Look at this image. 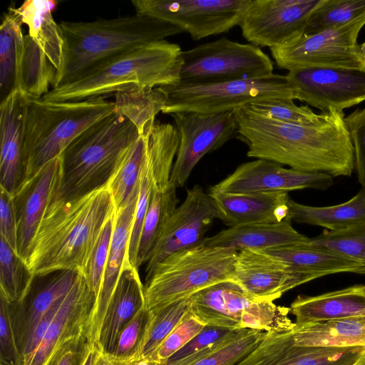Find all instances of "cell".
Listing matches in <instances>:
<instances>
[{
  "mask_svg": "<svg viewBox=\"0 0 365 365\" xmlns=\"http://www.w3.org/2000/svg\"><path fill=\"white\" fill-rule=\"evenodd\" d=\"M135 14L170 23L194 40L239 26L250 0H133Z\"/></svg>",
  "mask_w": 365,
  "mask_h": 365,
  "instance_id": "cell-12",
  "label": "cell"
},
{
  "mask_svg": "<svg viewBox=\"0 0 365 365\" xmlns=\"http://www.w3.org/2000/svg\"><path fill=\"white\" fill-rule=\"evenodd\" d=\"M145 135L146 155L154 187L163 191L169 186L179 134L173 124L155 120L147 127Z\"/></svg>",
  "mask_w": 365,
  "mask_h": 365,
  "instance_id": "cell-33",
  "label": "cell"
},
{
  "mask_svg": "<svg viewBox=\"0 0 365 365\" xmlns=\"http://www.w3.org/2000/svg\"><path fill=\"white\" fill-rule=\"evenodd\" d=\"M206 326L190 310L183 320L165 339L148 361L165 364Z\"/></svg>",
  "mask_w": 365,
  "mask_h": 365,
  "instance_id": "cell-47",
  "label": "cell"
},
{
  "mask_svg": "<svg viewBox=\"0 0 365 365\" xmlns=\"http://www.w3.org/2000/svg\"><path fill=\"white\" fill-rule=\"evenodd\" d=\"M0 193L1 237L17 254V218L13 195L1 187Z\"/></svg>",
  "mask_w": 365,
  "mask_h": 365,
  "instance_id": "cell-53",
  "label": "cell"
},
{
  "mask_svg": "<svg viewBox=\"0 0 365 365\" xmlns=\"http://www.w3.org/2000/svg\"><path fill=\"white\" fill-rule=\"evenodd\" d=\"M292 331L267 332L236 365H354L365 355V346H297Z\"/></svg>",
  "mask_w": 365,
  "mask_h": 365,
  "instance_id": "cell-19",
  "label": "cell"
},
{
  "mask_svg": "<svg viewBox=\"0 0 365 365\" xmlns=\"http://www.w3.org/2000/svg\"><path fill=\"white\" fill-rule=\"evenodd\" d=\"M333 178L324 173L299 171L257 159L240 164L210 189L228 193L289 192L307 188L326 190L334 184Z\"/></svg>",
  "mask_w": 365,
  "mask_h": 365,
  "instance_id": "cell-17",
  "label": "cell"
},
{
  "mask_svg": "<svg viewBox=\"0 0 365 365\" xmlns=\"http://www.w3.org/2000/svg\"><path fill=\"white\" fill-rule=\"evenodd\" d=\"M179 84H197L257 78L273 73L262 50L222 37L182 51Z\"/></svg>",
  "mask_w": 365,
  "mask_h": 365,
  "instance_id": "cell-10",
  "label": "cell"
},
{
  "mask_svg": "<svg viewBox=\"0 0 365 365\" xmlns=\"http://www.w3.org/2000/svg\"><path fill=\"white\" fill-rule=\"evenodd\" d=\"M296 325L365 316V284L316 296L298 295L289 307Z\"/></svg>",
  "mask_w": 365,
  "mask_h": 365,
  "instance_id": "cell-27",
  "label": "cell"
},
{
  "mask_svg": "<svg viewBox=\"0 0 365 365\" xmlns=\"http://www.w3.org/2000/svg\"><path fill=\"white\" fill-rule=\"evenodd\" d=\"M176 190L170 184L163 191L153 187L140 238L136 260L138 269L148 260L165 224L178 207L179 200Z\"/></svg>",
  "mask_w": 365,
  "mask_h": 365,
  "instance_id": "cell-37",
  "label": "cell"
},
{
  "mask_svg": "<svg viewBox=\"0 0 365 365\" xmlns=\"http://www.w3.org/2000/svg\"><path fill=\"white\" fill-rule=\"evenodd\" d=\"M235 137L250 158L272 161L303 172L349 177L355 169L353 143L343 110L331 109L309 125L278 121L249 106L234 110Z\"/></svg>",
  "mask_w": 365,
  "mask_h": 365,
  "instance_id": "cell-1",
  "label": "cell"
},
{
  "mask_svg": "<svg viewBox=\"0 0 365 365\" xmlns=\"http://www.w3.org/2000/svg\"><path fill=\"white\" fill-rule=\"evenodd\" d=\"M365 25V13L344 25L312 34L269 48L281 69L291 71L310 67L364 69L357 43Z\"/></svg>",
  "mask_w": 365,
  "mask_h": 365,
  "instance_id": "cell-11",
  "label": "cell"
},
{
  "mask_svg": "<svg viewBox=\"0 0 365 365\" xmlns=\"http://www.w3.org/2000/svg\"><path fill=\"white\" fill-rule=\"evenodd\" d=\"M166 94L162 110L170 115L180 112L214 114L234 111L257 102L297 100V90L287 75L272 73L257 78L161 87Z\"/></svg>",
  "mask_w": 365,
  "mask_h": 365,
  "instance_id": "cell-8",
  "label": "cell"
},
{
  "mask_svg": "<svg viewBox=\"0 0 365 365\" xmlns=\"http://www.w3.org/2000/svg\"><path fill=\"white\" fill-rule=\"evenodd\" d=\"M151 318L152 312L142 309L122 330L109 356L118 362H138Z\"/></svg>",
  "mask_w": 365,
  "mask_h": 365,
  "instance_id": "cell-45",
  "label": "cell"
},
{
  "mask_svg": "<svg viewBox=\"0 0 365 365\" xmlns=\"http://www.w3.org/2000/svg\"><path fill=\"white\" fill-rule=\"evenodd\" d=\"M65 295L58 299L50 307V309L44 314V315L41 318L39 322L36 325L32 334H31L29 339H28L21 351L23 364L40 345L48 328L52 322L58 310L59 309Z\"/></svg>",
  "mask_w": 365,
  "mask_h": 365,
  "instance_id": "cell-54",
  "label": "cell"
},
{
  "mask_svg": "<svg viewBox=\"0 0 365 365\" xmlns=\"http://www.w3.org/2000/svg\"><path fill=\"white\" fill-rule=\"evenodd\" d=\"M292 331L297 346H365V316L295 324Z\"/></svg>",
  "mask_w": 365,
  "mask_h": 365,
  "instance_id": "cell-31",
  "label": "cell"
},
{
  "mask_svg": "<svg viewBox=\"0 0 365 365\" xmlns=\"http://www.w3.org/2000/svg\"><path fill=\"white\" fill-rule=\"evenodd\" d=\"M309 238L297 232L289 217L278 223L252 224L229 227L203 242L212 247L237 252L250 249L266 250L307 242Z\"/></svg>",
  "mask_w": 365,
  "mask_h": 365,
  "instance_id": "cell-28",
  "label": "cell"
},
{
  "mask_svg": "<svg viewBox=\"0 0 365 365\" xmlns=\"http://www.w3.org/2000/svg\"><path fill=\"white\" fill-rule=\"evenodd\" d=\"M182 51L178 44L166 40L139 46L71 83L51 88L41 100L76 102L105 98L135 85L152 88L177 85Z\"/></svg>",
  "mask_w": 365,
  "mask_h": 365,
  "instance_id": "cell-4",
  "label": "cell"
},
{
  "mask_svg": "<svg viewBox=\"0 0 365 365\" xmlns=\"http://www.w3.org/2000/svg\"><path fill=\"white\" fill-rule=\"evenodd\" d=\"M96 300V295L79 271L40 345L23 365H46L64 344L86 333Z\"/></svg>",
  "mask_w": 365,
  "mask_h": 365,
  "instance_id": "cell-20",
  "label": "cell"
},
{
  "mask_svg": "<svg viewBox=\"0 0 365 365\" xmlns=\"http://www.w3.org/2000/svg\"><path fill=\"white\" fill-rule=\"evenodd\" d=\"M320 277L297 271L263 250L246 249L237 252L234 283L257 301L273 302L286 292Z\"/></svg>",
  "mask_w": 365,
  "mask_h": 365,
  "instance_id": "cell-18",
  "label": "cell"
},
{
  "mask_svg": "<svg viewBox=\"0 0 365 365\" xmlns=\"http://www.w3.org/2000/svg\"><path fill=\"white\" fill-rule=\"evenodd\" d=\"M217 218V210L208 192L199 185L187 190L185 200L168 219L145 263V279L169 255L201 243Z\"/></svg>",
  "mask_w": 365,
  "mask_h": 365,
  "instance_id": "cell-16",
  "label": "cell"
},
{
  "mask_svg": "<svg viewBox=\"0 0 365 365\" xmlns=\"http://www.w3.org/2000/svg\"><path fill=\"white\" fill-rule=\"evenodd\" d=\"M140 191H134L128 203L115 211L114 227L108 257L100 292L89 317L86 334L90 342L96 346L103 318L123 266L130 262L128 247Z\"/></svg>",
  "mask_w": 365,
  "mask_h": 365,
  "instance_id": "cell-23",
  "label": "cell"
},
{
  "mask_svg": "<svg viewBox=\"0 0 365 365\" xmlns=\"http://www.w3.org/2000/svg\"><path fill=\"white\" fill-rule=\"evenodd\" d=\"M170 115L180 143L169 184L178 188L185 185L205 154L219 149L236 135L237 125L234 111L214 114L180 112Z\"/></svg>",
  "mask_w": 365,
  "mask_h": 365,
  "instance_id": "cell-13",
  "label": "cell"
},
{
  "mask_svg": "<svg viewBox=\"0 0 365 365\" xmlns=\"http://www.w3.org/2000/svg\"><path fill=\"white\" fill-rule=\"evenodd\" d=\"M146 130V129H145ZM146 148L145 130L138 139L107 185L115 211L123 208L139 187Z\"/></svg>",
  "mask_w": 365,
  "mask_h": 365,
  "instance_id": "cell-39",
  "label": "cell"
},
{
  "mask_svg": "<svg viewBox=\"0 0 365 365\" xmlns=\"http://www.w3.org/2000/svg\"><path fill=\"white\" fill-rule=\"evenodd\" d=\"M113 111L114 102L104 98L76 102L29 99L24 125L26 181L61 156L86 129Z\"/></svg>",
  "mask_w": 365,
  "mask_h": 365,
  "instance_id": "cell-6",
  "label": "cell"
},
{
  "mask_svg": "<svg viewBox=\"0 0 365 365\" xmlns=\"http://www.w3.org/2000/svg\"><path fill=\"white\" fill-rule=\"evenodd\" d=\"M297 99L322 111L344 109L365 101V70L310 67L289 71Z\"/></svg>",
  "mask_w": 365,
  "mask_h": 365,
  "instance_id": "cell-15",
  "label": "cell"
},
{
  "mask_svg": "<svg viewBox=\"0 0 365 365\" xmlns=\"http://www.w3.org/2000/svg\"><path fill=\"white\" fill-rule=\"evenodd\" d=\"M115 214L106 223L85 269L81 272L96 295L100 292L114 227Z\"/></svg>",
  "mask_w": 365,
  "mask_h": 365,
  "instance_id": "cell-48",
  "label": "cell"
},
{
  "mask_svg": "<svg viewBox=\"0 0 365 365\" xmlns=\"http://www.w3.org/2000/svg\"><path fill=\"white\" fill-rule=\"evenodd\" d=\"M115 212L107 186L73 200H52L29 250L26 263L31 272H83Z\"/></svg>",
  "mask_w": 365,
  "mask_h": 365,
  "instance_id": "cell-2",
  "label": "cell"
},
{
  "mask_svg": "<svg viewBox=\"0 0 365 365\" xmlns=\"http://www.w3.org/2000/svg\"><path fill=\"white\" fill-rule=\"evenodd\" d=\"M359 51L364 69L365 70V41L361 44H359Z\"/></svg>",
  "mask_w": 365,
  "mask_h": 365,
  "instance_id": "cell-56",
  "label": "cell"
},
{
  "mask_svg": "<svg viewBox=\"0 0 365 365\" xmlns=\"http://www.w3.org/2000/svg\"><path fill=\"white\" fill-rule=\"evenodd\" d=\"M63 55L53 88L71 83L118 56L183 31L138 14L92 21H61Z\"/></svg>",
  "mask_w": 365,
  "mask_h": 365,
  "instance_id": "cell-3",
  "label": "cell"
},
{
  "mask_svg": "<svg viewBox=\"0 0 365 365\" xmlns=\"http://www.w3.org/2000/svg\"><path fill=\"white\" fill-rule=\"evenodd\" d=\"M92 345L83 333L64 344L46 365H83Z\"/></svg>",
  "mask_w": 365,
  "mask_h": 365,
  "instance_id": "cell-52",
  "label": "cell"
},
{
  "mask_svg": "<svg viewBox=\"0 0 365 365\" xmlns=\"http://www.w3.org/2000/svg\"><path fill=\"white\" fill-rule=\"evenodd\" d=\"M29 100L16 89L0 102V187L13 196L26 180L24 125Z\"/></svg>",
  "mask_w": 365,
  "mask_h": 365,
  "instance_id": "cell-22",
  "label": "cell"
},
{
  "mask_svg": "<svg viewBox=\"0 0 365 365\" xmlns=\"http://www.w3.org/2000/svg\"><path fill=\"white\" fill-rule=\"evenodd\" d=\"M22 25L12 6H9L0 26V102L16 90L17 70L24 46Z\"/></svg>",
  "mask_w": 365,
  "mask_h": 365,
  "instance_id": "cell-36",
  "label": "cell"
},
{
  "mask_svg": "<svg viewBox=\"0 0 365 365\" xmlns=\"http://www.w3.org/2000/svg\"><path fill=\"white\" fill-rule=\"evenodd\" d=\"M0 364L23 365L15 331L13 304L0 297Z\"/></svg>",
  "mask_w": 365,
  "mask_h": 365,
  "instance_id": "cell-50",
  "label": "cell"
},
{
  "mask_svg": "<svg viewBox=\"0 0 365 365\" xmlns=\"http://www.w3.org/2000/svg\"><path fill=\"white\" fill-rule=\"evenodd\" d=\"M220 219L229 227L278 223L289 217V196L285 192H208Z\"/></svg>",
  "mask_w": 365,
  "mask_h": 365,
  "instance_id": "cell-24",
  "label": "cell"
},
{
  "mask_svg": "<svg viewBox=\"0 0 365 365\" xmlns=\"http://www.w3.org/2000/svg\"><path fill=\"white\" fill-rule=\"evenodd\" d=\"M34 277L26 262L0 237V297L9 303L21 302Z\"/></svg>",
  "mask_w": 365,
  "mask_h": 365,
  "instance_id": "cell-38",
  "label": "cell"
},
{
  "mask_svg": "<svg viewBox=\"0 0 365 365\" xmlns=\"http://www.w3.org/2000/svg\"><path fill=\"white\" fill-rule=\"evenodd\" d=\"M145 307V288L138 269L128 262L111 296L96 347L110 356L122 330Z\"/></svg>",
  "mask_w": 365,
  "mask_h": 365,
  "instance_id": "cell-26",
  "label": "cell"
},
{
  "mask_svg": "<svg viewBox=\"0 0 365 365\" xmlns=\"http://www.w3.org/2000/svg\"><path fill=\"white\" fill-rule=\"evenodd\" d=\"M344 120L354 146L358 180L365 187V108L356 109Z\"/></svg>",
  "mask_w": 365,
  "mask_h": 365,
  "instance_id": "cell-51",
  "label": "cell"
},
{
  "mask_svg": "<svg viewBox=\"0 0 365 365\" xmlns=\"http://www.w3.org/2000/svg\"><path fill=\"white\" fill-rule=\"evenodd\" d=\"M96 346L94 344H93L86 356V359L84 360L83 365H92L95 352H96Z\"/></svg>",
  "mask_w": 365,
  "mask_h": 365,
  "instance_id": "cell-55",
  "label": "cell"
},
{
  "mask_svg": "<svg viewBox=\"0 0 365 365\" xmlns=\"http://www.w3.org/2000/svg\"><path fill=\"white\" fill-rule=\"evenodd\" d=\"M237 252L202 241L169 255L145 279V308L158 309L212 285L234 282Z\"/></svg>",
  "mask_w": 365,
  "mask_h": 365,
  "instance_id": "cell-7",
  "label": "cell"
},
{
  "mask_svg": "<svg viewBox=\"0 0 365 365\" xmlns=\"http://www.w3.org/2000/svg\"><path fill=\"white\" fill-rule=\"evenodd\" d=\"M190 299L192 312L208 326L274 333L290 331L295 327L288 316L289 307L257 301L232 282L208 287Z\"/></svg>",
  "mask_w": 365,
  "mask_h": 365,
  "instance_id": "cell-9",
  "label": "cell"
},
{
  "mask_svg": "<svg viewBox=\"0 0 365 365\" xmlns=\"http://www.w3.org/2000/svg\"><path fill=\"white\" fill-rule=\"evenodd\" d=\"M266 333L255 329H239L219 347L191 365H236L257 347Z\"/></svg>",
  "mask_w": 365,
  "mask_h": 365,
  "instance_id": "cell-43",
  "label": "cell"
},
{
  "mask_svg": "<svg viewBox=\"0 0 365 365\" xmlns=\"http://www.w3.org/2000/svg\"><path fill=\"white\" fill-rule=\"evenodd\" d=\"M289 217L301 224L339 230L365 222V187L348 201L332 206L316 207L300 204L289 199Z\"/></svg>",
  "mask_w": 365,
  "mask_h": 365,
  "instance_id": "cell-32",
  "label": "cell"
},
{
  "mask_svg": "<svg viewBox=\"0 0 365 365\" xmlns=\"http://www.w3.org/2000/svg\"><path fill=\"white\" fill-rule=\"evenodd\" d=\"M61 156L46 164L13 196L17 218V255L25 262L31 242L58 189Z\"/></svg>",
  "mask_w": 365,
  "mask_h": 365,
  "instance_id": "cell-21",
  "label": "cell"
},
{
  "mask_svg": "<svg viewBox=\"0 0 365 365\" xmlns=\"http://www.w3.org/2000/svg\"><path fill=\"white\" fill-rule=\"evenodd\" d=\"M364 13L365 0H321L309 15L303 34L344 25Z\"/></svg>",
  "mask_w": 365,
  "mask_h": 365,
  "instance_id": "cell-41",
  "label": "cell"
},
{
  "mask_svg": "<svg viewBox=\"0 0 365 365\" xmlns=\"http://www.w3.org/2000/svg\"><path fill=\"white\" fill-rule=\"evenodd\" d=\"M153 187L154 185L148 163L145 148V155L140 175L139 195L128 247L129 261L135 267L140 235Z\"/></svg>",
  "mask_w": 365,
  "mask_h": 365,
  "instance_id": "cell-49",
  "label": "cell"
},
{
  "mask_svg": "<svg viewBox=\"0 0 365 365\" xmlns=\"http://www.w3.org/2000/svg\"><path fill=\"white\" fill-rule=\"evenodd\" d=\"M78 272L58 270L35 275L25 298L12 303L15 331L21 352L41 318L70 290Z\"/></svg>",
  "mask_w": 365,
  "mask_h": 365,
  "instance_id": "cell-25",
  "label": "cell"
},
{
  "mask_svg": "<svg viewBox=\"0 0 365 365\" xmlns=\"http://www.w3.org/2000/svg\"><path fill=\"white\" fill-rule=\"evenodd\" d=\"M365 264V222L339 230H324L304 242Z\"/></svg>",
  "mask_w": 365,
  "mask_h": 365,
  "instance_id": "cell-42",
  "label": "cell"
},
{
  "mask_svg": "<svg viewBox=\"0 0 365 365\" xmlns=\"http://www.w3.org/2000/svg\"><path fill=\"white\" fill-rule=\"evenodd\" d=\"M57 2L53 0H26L19 7L12 6L28 35L46 53L57 72L61 69L63 55V37L59 24L53 17Z\"/></svg>",
  "mask_w": 365,
  "mask_h": 365,
  "instance_id": "cell-30",
  "label": "cell"
},
{
  "mask_svg": "<svg viewBox=\"0 0 365 365\" xmlns=\"http://www.w3.org/2000/svg\"><path fill=\"white\" fill-rule=\"evenodd\" d=\"M290 267L322 277L337 273L365 274V264L304 242L263 250Z\"/></svg>",
  "mask_w": 365,
  "mask_h": 365,
  "instance_id": "cell-29",
  "label": "cell"
},
{
  "mask_svg": "<svg viewBox=\"0 0 365 365\" xmlns=\"http://www.w3.org/2000/svg\"><path fill=\"white\" fill-rule=\"evenodd\" d=\"M321 0H250L239 26L252 45L269 48L304 34L308 18Z\"/></svg>",
  "mask_w": 365,
  "mask_h": 365,
  "instance_id": "cell-14",
  "label": "cell"
},
{
  "mask_svg": "<svg viewBox=\"0 0 365 365\" xmlns=\"http://www.w3.org/2000/svg\"><path fill=\"white\" fill-rule=\"evenodd\" d=\"M254 111L278 121L309 125L317 123L322 117L308 105L297 106L292 100L273 99L248 105Z\"/></svg>",
  "mask_w": 365,
  "mask_h": 365,
  "instance_id": "cell-46",
  "label": "cell"
},
{
  "mask_svg": "<svg viewBox=\"0 0 365 365\" xmlns=\"http://www.w3.org/2000/svg\"><path fill=\"white\" fill-rule=\"evenodd\" d=\"M238 330L206 325L164 365H191L219 347Z\"/></svg>",
  "mask_w": 365,
  "mask_h": 365,
  "instance_id": "cell-44",
  "label": "cell"
},
{
  "mask_svg": "<svg viewBox=\"0 0 365 365\" xmlns=\"http://www.w3.org/2000/svg\"><path fill=\"white\" fill-rule=\"evenodd\" d=\"M134 365H164V364H158V363H156L154 361L143 360V361L135 363Z\"/></svg>",
  "mask_w": 365,
  "mask_h": 365,
  "instance_id": "cell-57",
  "label": "cell"
},
{
  "mask_svg": "<svg viewBox=\"0 0 365 365\" xmlns=\"http://www.w3.org/2000/svg\"><path fill=\"white\" fill-rule=\"evenodd\" d=\"M190 310V297L150 310L152 318L139 355V361H148Z\"/></svg>",
  "mask_w": 365,
  "mask_h": 365,
  "instance_id": "cell-40",
  "label": "cell"
},
{
  "mask_svg": "<svg viewBox=\"0 0 365 365\" xmlns=\"http://www.w3.org/2000/svg\"><path fill=\"white\" fill-rule=\"evenodd\" d=\"M57 69L28 35H24V46L17 70L16 89L29 99H41L53 87Z\"/></svg>",
  "mask_w": 365,
  "mask_h": 365,
  "instance_id": "cell-34",
  "label": "cell"
},
{
  "mask_svg": "<svg viewBox=\"0 0 365 365\" xmlns=\"http://www.w3.org/2000/svg\"><path fill=\"white\" fill-rule=\"evenodd\" d=\"M114 112L128 118L143 134L162 112L166 94L161 87L132 86L114 94Z\"/></svg>",
  "mask_w": 365,
  "mask_h": 365,
  "instance_id": "cell-35",
  "label": "cell"
},
{
  "mask_svg": "<svg viewBox=\"0 0 365 365\" xmlns=\"http://www.w3.org/2000/svg\"><path fill=\"white\" fill-rule=\"evenodd\" d=\"M140 135L113 111L79 135L61 155V174L53 200H71L107 186Z\"/></svg>",
  "mask_w": 365,
  "mask_h": 365,
  "instance_id": "cell-5",
  "label": "cell"
},
{
  "mask_svg": "<svg viewBox=\"0 0 365 365\" xmlns=\"http://www.w3.org/2000/svg\"><path fill=\"white\" fill-rule=\"evenodd\" d=\"M354 365H365V355Z\"/></svg>",
  "mask_w": 365,
  "mask_h": 365,
  "instance_id": "cell-58",
  "label": "cell"
}]
</instances>
